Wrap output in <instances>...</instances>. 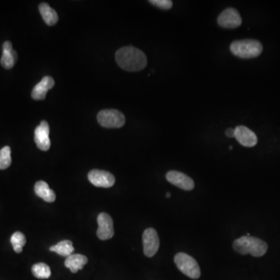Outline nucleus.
I'll return each mask as SVG.
<instances>
[{
	"label": "nucleus",
	"mask_w": 280,
	"mask_h": 280,
	"mask_svg": "<svg viewBox=\"0 0 280 280\" xmlns=\"http://www.w3.org/2000/svg\"><path fill=\"white\" fill-rule=\"evenodd\" d=\"M117 63L122 69L128 72L141 71L147 65V58L141 50L127 46L117 51L115 54Z\"/></svg>",
	"instance_id": "nucleus-1"
},
{
	"label": "nucleus",
	"mask_w": 280,
	"mask_h": 280,
	"mask_svg": "<svg viewBox=\"0 0 280 280\" xmlns=\"http://www.w3.org/2000/svg\"><path fill=\"white\" fill-rule=\"evenodd\" d=\"M235 251L241 255H251L254 257H262L267 252L268 245L261 239L250 236H243L233 241Z\"/></svg>",
	"instance_id": "nucleus-2"
},
{
	"label": "nucleus",
	"mask_w": 280,
	"mask_h": 280,
	"mask_svg": "<svg viewBox=\"0 0 280 280\" xmlns=\"http://www.w3.org/2000/svg\"><path fill=\"white\" fill-rule=\"evenodd\" d=\"M231 52L241 59L256 58L263 52V45L257 40L245 39L234 41L230 47Z\"/></svg>",
	"instance_id": "nucleus-3"
},
{
	"label": "nucleus",
	"mask_w": 280,
	"mask_h": 280,
	"mask_svg": "<svg viewBox=\"0 0 280 280\" xmlns=\"http://www.w3.org/2000/svg\"><path fill=\"white\" fill-rule=\"evenodd\" d=\"M174 263L181 272L189 278L197 280L201 276V270L193 257L186 253L179 252L174 256Z\"/></svg>",
	"instance_id": "nucleus-4"
},
{
	"label": "nucleus",
	"mask_w": 280,
	"mask_h": 280,
	"mask_svg": "<svg viewBox=\"0 0 280 280\" xmlns=\"http://www.w3.org/2000/svg\"><path fill=\"white\" fill-rule=\"evenodd\" d=\"M97 121L101 126L108 128H119L125 123L123 113L115 109H105L98 113Z\"/></svg>",
	"instance_id": "nucleus-5"
},
{
	"label": "nucleus",
	"mask_w": 280,
	"mask_h": 280,
	"mask_svg": "<svg viewBox=\"0 0 280 280\" xmlns=\"http://www.w3.org/2000/svg\"><path fill=\"white\" fill-rule=\"evenodd\" d=\"M143 252L149 258L156 255L160 248V238L157 232L154 228H147L142 233Z\"/></svg>",
	"instance_id": "nucleus-6"
},
{
	"label": "nucleus",
	"mask_w": 280,
	"mask_h": 280,
	"mask_svg": "<svg viewBox=\"0 0 280 280\" xmlns=\"http://www.w3.org/2000/svg\"><path fill=\"white\" fill-rule=\"evenodd\" d=\"M217 22L221 28L234 29L241 25L242 19L237 10L227 8L221 13L218 16Z\"/></svg>",
	"instance_id": "nucleus-7"
},
{
	"label": "nucleus",
	"mask_w": 280,
	"mask_h": 280,
	"mask_svg": "<svg viewBox=\"0 0 280 280\" xmlns=\"http://www.w3.org/2000/svg\"><path fill=\"white\" fill-rule=\"evenodd\" d=\"M98 229L97 231V236L100 240L105 241L112 238L115 234L113 219L110 216L106 213H101L97 217Z\"/></svg>",
	"instance_id": "nucleus-8"
},
{
	"label": "nucleus",
	"mask_w": 280,
	"mask_h": 280,
	"mask_svg": "<svg viewBox=\"0 0 280 280\" xmlns=\"http://www.w3.org/2000/svg\"><path fill=\"white\" fill-rule=\"evenodd\" d=\"M166 179L173 186L185 191H191L195 187V182L182 172L170 171L166 174Z\"/></svg>",
	"instance_id": "nucleus-9"
},
{
	"label": "nucleus",
	"mask_w": 280,
	"mask_h": 280,
	"mask_svg": "<svg viewBox=\"0 0 280 280\" xmlns=\"http://www.w3.org/2000/svg\"><path fill=\"white\" fill-rule=\"evenodd\" d=\"M88 179L96 187H110L115 183V176L105 171H91L88 174Z\"/></svg>",
	"instance_id": "nucleus-10"
},
{
	"label": "nucleus",
	"mask_w": 280,
	"mask_h": 280,
	"mask_svg": "<svg viewBox=\"0 0 280 280\" xmlns=\"http://www.w3.org/2000/svg\"><path fill=\"white\" fill-rule=\"evenodd\" d=\"M50 128L46 121H42L34 131V141L40 150L47 151L51 146L49 138Z\"/></svg>",
	"instance_id": "nucleus-11"
},
{
	"label": "nucleus",
	"mask_w": 280,
	"mask_h": 280,
	"mask_svg": "<svg viewBox=\"0 0 280 280\" xmlns=\"http://www.w3.org/2000/svg\"><path fill=\"white\" fill-rule=\"evenodd\" d=\"M234 137L240 144L245 147H253L258 142V137L255 132L243 125L235 128Z\"/></svg>",
	"instance_id": "nucleus-12"
},
{
	"label": "nucleus",
	"mask_w": 280,
	"mask_h": 280,
	"mask_svg": "<svg viewBox=\"0 0 280 280\" xmlns=\"http://www.w3.org/2000/svg\"><path fill=\"white\" fill-rule=\"evenodd\" d=\"M55 85V81L51 77H45L41 82L34 87L31 97L34 100H44L46 98L47 91Z\"/></svg>",
	"instance_id": "nucleus-13"
},
{
	"label": "nucleus",
	"mask_w": 280,
	"mask_h": 280,
	"mask_svg": "<svg viewBox=\"0 0 280 280\" xmlns=\"http://www.w3.org/2000/svg\"><path fill=\"white\" fill-rule=\"evenodd\" d=\"M88 263V259L85 255L79 254H73L66 258L65 261V266L69 268L73 273H77Z\"/></svg>",
	"instance_id": "nucleus-14"
},
{
	"label": "nucleus",
	"mask_w": 280,
	"mask_h": 280,
	"mask_svg": "<svg viewBox=\"0 0 280 280\" xmlns=\"http://www.w3.org/2000/svg\"><path fill=\"white\" fill-rule=\"evenodd\" d=\"M34 191L38 197L42 198L44 201L47 202H53L56 199L53 190H51L48 185L43 181H39L35 184Z\"/></svg>",
	"instance_id": "nucleus-15"
},
{
	"label": "nucleus",
	"mask_w": 280,
	"mask_h": 280,
	"mask_svg": "<svg viewBox=\"0 0 280 280\" xmlns=\"http://www.w3.org/2000/svg\"><path fill=\"white\" fill-rule=\"evenodd\" d=\"M38 8H39L40 14L42 15L43 20L47 25L53 26L57 24L59 16L56 11L51 8L49 5L43 2L39 5Z\"/></svg>",
	"instance_id": "nucleus-16"
},
{
	"label": "nucleus",
	"mask_w": 280,
	"mask_h": 280,
	"mask_svg": "<svg viewBox=\"0 0 280 280\" xmlns=\"http://www.w3.org/2000/svg\"><path fill=\"white\" fill-rule=\"evenodd\" d=\"M51 251L57 253L58 255L63 257H69V255H73L74 252V247L73 243L69 240H65L58 243L57 245L51 246L49 249Z\"/></svg>",
	"instance_id": "nucleus-17"
},
{
	"label": "nucleus",
	"mask_w": 280,
	"mask_h": 280,
	"mask_svg": "<svg viewBox=\"0 0 280 280\" xmlns=\"http://www.w3.org/2000/svg\"><path fill=\"white\" fill-rule=\"evenodd\" d=\"M31 271L36 278L41 280L48 279L51 276V268L46 263H38L34 264Z\"/></svg>",
	"instance_id": "nucleus-18"
},
{
	"label": "nucleus",
	"mask_w": 280,
	"mask_h": 280,
	"mask_svg": "<svg viewBox=\"0 0 280 280\" xmlns=\"http://www.w3.org/2000/svg\"><path fill=\"white\" fill-rule=\"evenodd\" d=\"M17 60V53L16 51H2L1 57V65L6 69H12Z\"/></svg>",
	"instance_id": "nucleus-19"
},
{
	"label": "nucleus",
	"mask_w": 280,
	"mask_h": 280,
	"mask_svg": "<svg viewBox=\"0 0 280 280\" xmlns=\"http://www.w3.org/2000/svg\"><path fill=\"white\" fill-rule=\"evenodd\" d=\"M11 163V150L9 146H4L0 150V170L8 168Z\"/></svg>",
	"instance_id": "nucleus-20"
},
{
	"label": "nucleus",
	"mask_w": 280,
	"mask_h": 280,
	"mask_svg": "<svg viewBox=\"0 0 280 280\" xmlns=\"http://www.w3.org/2000/svg\"><path fill=\"white\" fill-rule=\"evenodd\" d=\"M10 241L14 247V250L16 253H21L23 247L25 245L27 241H26V237L24 233H22L21 232H16L12 235Z\"/></svg>",
	"instance_id": "nucleus-21"
},
{
	"label": "nucleus",
	"mask_w": 280,
	"mask_h": 280,
	"mask_svg": "<svg viewBox=\"0 0 280 280\" xmlns=\"http://www.w3.org/2000/svg\"><path fill=\"white\" fill-rule=\"evenodd\" d=\"M150 3L162 10H168L172 8L173 2L171 0H150Z\"/></svg>",
	"instance_id": "nucleus-22"
},
{
	"label": "nucleus",
	"mask_w": 280,
	"mask_h": 280,
	"mask_svg": "<svg viewBox=\"0 0 280 280\" xmlns=\"http://www.w3.org/2000/svg\"><path fill=\"white\" fill-rule=\"evenodd\" d=\"M235 128H230L226 131V136L230 138L234 137Z\"/></svg>",
	"instance_id": "nucleus-23"
},
{
	"label": "nucleus",
	"mask_w": 280,
	"mask_h": 280,
	"mask_svg": "<svg viewBox=\"0 0 280 280\" xmlns=\"http://www.w3.org/2000/svg\"><path fill=\"white\" fill-rule=\"evenodd\" d=\"M171 193L170 192H168V193L166 194V197L167 198H170L171 197Z\"/></svg>",
	"instance_id": "nucleus-24"
},
{
	"label": "nucleus",
	"mask_w": 280,
	"mask_h": 280,
	"mask_svg": "<svg viewBox=\"0 0 280 280\" xmlns=\"http://www.w3.org/2000/svg\"><path fill=\"white\" fill-rule=\"evenodd\" d=\"M230 150H233V147H232V146H230Z\"/></svg>",
	"instance_id": "nucleus-25"
}]
</instances>
